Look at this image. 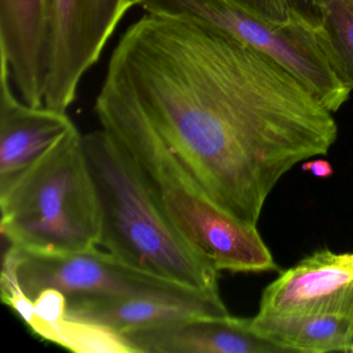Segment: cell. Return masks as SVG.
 <instances>
[{"label":"cell","mask_w":353,"mask_h":353,"mask_svg":"<svg viewBox=\"0 0 353 353\" xmlns=\"http://www.w3.org/2000/svg\"><path fill=\"white\" fill-rule=\"evenodd\" d=\"M148 117L197 187L257 226L295 165L326 154L332 112L282 63L199 20L145 13L113 49L102 84Z\"/></svg>","instance_id":"obj_1"},{"label":"cell","mask_w":353,"mask_h":353,"mask_svg":"<svg viewBox=\"0 0 353 353\" xmlns=\"http://www.w3.org/2000/svg\"><path fill=\"white\" fill-rule=\"evenodd\" d=\"M94 113L102 129L129 157L167 220L194 251L219 272L278 270L257 226L237 220L214 203L131 100L101 88Z\"/></svg>","instance_id":"obj_2"},{"label":"cell","mask_w":353,"mask_h":353,"mask_svg":"<svg viewBox=\"0 0 353 353\" xmlns=\"http://www.w3.org/2000/svg\"><path fill=\"white\" fill-rule=\"evenodd\" d=\"M82 145L100 210L98 245L141 272L219 289V270L177 233L117 142L101 129L82 135Z\"/></svg>","instance_id":"obj_3"},{"label":"cell","mask_w":353,"mask_h":353,"mask_svg":"<svg viewBox=\"0 0 353 353\" xmlns=\"http://www.w3.org/2000/svg\"><path fill=\"white\" fill-rule=\"evenodd\" d=\"M0 208L3 239L20 249L68 254L98 245L100 210L78 129L0 196Z\"/></svg>","instance_id":"obj_4"},{"label":"cell","mask_w":353,"mask_h":353,"mask_svg":"<svg viewBox=\"0 0 353 353\" xmlns=\"http://www.w3.org/2000/svg\"><path fill=\"white\" fill-rule=\"evenodd\" d=\"M145 13L191 18L216 26L274 57L336 112L351 90L321 28L295 14L285 23L264 19L231 0H141Z\"/></svg>","instance_id":"obj_5"},{"label":"cell","mask_w":353,"mask_h":353,"mask_svg":"<svg viewBox=\"0 0 353 353\" xmlns=\"http://www.w3.org/2000/svg\"><path fill=\"white\" fill-rule=\"evenodd\" d=\"M16 276L34 301L45 289L65 295L100 294L183 301L205 307L216 317L229 316L219 289L191 288L128 265L97 247L68 254H42L13 245Z\"/></svg>","instance_id":"obj_6"},{"label":"cell","mask_w":353,"mask_h":353,"mask_svg":"<svg viewBox=\"0 0 353 353\" xmlns=\"http://www.w3.org/2000/svg\"><path fill=\"white\" fill-rule=\"evenodd\" d=\"M52 30L44 106L67 112L119 23L141 0H51Z\"/></svg>","instance_id":"obj_7"},{"label":"cell","mask_w":353,"mask_h":353,"mask_svg":"<svg viewBox=\"0 0 353 353\" xmlns=\"http://www.w3.org/2000/svg\"><path fill=\"white\" fill-rule=\"evenodd\" d=\"M262 314H326L353 319V253L320 250L281 272L262 293Z\"/></svg>","instance_id":"obj_8"},{"label":"cell","mask_w":353,"mask_h":353,"mask_svg":"<svg viewBox=\"0 0 353 353\" xmlns=\"http://www.w3.org/2000/svg\"><path fill=\"white\" fill-rule=\"evenodd\" d=\"M13 84L9 65L0 57V196L77 129L67 112L24 103Z\"/></svg>","instance_id":"obj_9"},{"label":"cell","mask_w":353,"mask_h":353,"mask_svg":"<svg viewBox=\"0 0 353 353\" xmlns=\"http://www.w3.org/2000/svg\"><path fill=\"white\" fill-rule=\"evenodd\" d=\"M51 30V0H0V57L18 96L30 106H44Z\"/></svg>","instance_id":"obj_10"},{"label":"cell","mask_w":353,"mask_h":353,"mask_svg":"<svg viewBox=\"0 0 353 353\" xmlns=\"http://www.w3.org/2000/svg\"><path fill=\"white\" fill-rule=\"evenodd\" d=\"M136 353H287L252 318L190 316L121 334Z\"/></svg>","instance_id":"obj_11"},{"label":"cell","mask_w":353,"mask_h":353,"mask_svg":"<svg viewBox=\"0 0 353 353\" xmlns=\"http://www.w3.org/2000/svg\"><path fill=\"white\" fill-rule=\"evenodd\" d=\"M65 316L111 328L119 334L190 316L212 315L205 307L183 301L112 295H67Z\"/></svg>","instance_id":"obj_12"},{"label":"cell","mask_w":353,"mask_h":353,"mask_svg":"<svg viewBox=\"0 0 353 353\" xmlns=\"http://www.w3.org/2000/svg\"><path fill=\"white\" fill-rule=\"evenodd\" d=\"M256 332L288 352H352L353 319L326 314H262L252 318Z\"/></svg>","instance_id":"obj_13"},{"label":"cell","mask_w":353,"mask_h":353,"mask_svg":"<svg viewBox=\"0 0 353 353\" xmlns=\"http://www.w3.org/2000/svg\"><path fill=\"white\" fill-rule=\"evenodd\" d=\"M34 334L44 340L79 353H136L123 334L106 326L73 318L46 320L34 305L21 316Z\"/></svg>","instance_id":"obj_14"},{"label":"cell","mask_w":353,"mask_h":353,"mask_svg":"<svg viewBox=\"0 0 353 353\" xmlns=\"http://www.w3.org/2000/svg\"><path fill=\"white\" fill-rule=\"evenodd\" d=\"M324 36L347 85L353 90V0H316Z\"/></svg>","instance_id":"obj_15"},{"label":"cell","mask_w":353,"mask_h":353,"mask_svg":"<svg viewBox=\"0 0 353 353\" xmlns=\"http://www.w3.org/2000/svg\"><path fill=\"white\" fill-rule=\"evenodd\" d=\"M239 7L272 22L285 23L290 21L294 12L286 0H231Z\"/></svg>","instance_id":"obj_16"},{"label":"cell","mask_w":353,"mask_h":353,"mask_svg":"<svg viewBox=\"0 0 353 353\" xmlns=\"http://www.w3.org/2000/svg\"><path fill=\"white\" fill-rule=\"evenodd\" d=\"M34 310L43 319L57 320L65 317L67 295L57 289H45L34 299Z\"/></svg>","instance_id":"obj_17"},{"label":"cell","mask_w":353,"mask_h":353,"mask_svg":"<svg viewBox=\"0 0 353 353\" xmlns=\"http://www.w3.org/2000/svg\"><path fill=\"white\" fill-rule=\"evenodd\" d=\"M294 13L309 22L314 28L321 26V16L316 0H286Z\"/></svg>","instance_id":"obj_18"},{"label":"cell","mask_w":353,"mask_h":353,"mask_svg":"<svg viewBox=\"0 0 353 353\" xmlns=\"http://www.w3.org/2000/svg\"><path fill=\"white\" fill-rule=\"evenodd\" d=\"M301 169L305 172H311L314 176L319 179H328L334 174V169L330 162L323 159L318 160H307L301 165Z\"/></svg>","instance_id":"obj_19"}]
</instances>
